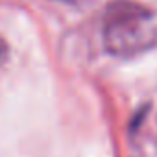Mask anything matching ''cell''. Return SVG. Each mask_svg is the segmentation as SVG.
<instances>
[{
  "mask_svg": "<svg viewBox=\"0 0 157 157\" xmlns=\"http://www.w3.org/2000/svg\"><path fill=\"white\" fill-rule=\"evenodd\" d=\"M104 44L111 56L135 57L157 44V19L133 0H113L104 13Z\"/></svg>",
  "mask_w": 157,
  "mask_h": 157,
  "instance_id": "obj_1",
  "label": "cell"
},
{
  "mask_svg": "<svg viewBox=\"0 0 157 157\" xmlns=\"http://www.w3.org/2000/svg\"><path fill=\"white\" fill-rule=\"evenodd\" d=\"M6 57H8V43L0 37V65L6 61Z\"/></svg>",
  "mask_w": 157,
  "mask_h": 157,
  "instance_id": "obj_2",
  "label": "cell"
}]
</instances>
